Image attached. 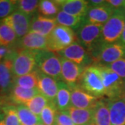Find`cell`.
Masks as SVG:
<instances>
[{
  "instance_id": "obj_1",
  "label": "cell",
  "mask_w": 125,
  "mask_h": 125,
  "mask_svg": "<svg viewBox=\"0 0 125 125\" xmlns=\"http://www.w3.org/2000/svg\"><path fill=\"white\" fill-rule=\"evenodd\" d=\"M90 56L96 64L108 65L125 57V48L120 42L106 44L100 40L89 50Z\"/></svg>"
},
{
  "instance_id": "obj_2",
  "label": "cell",
  "mask_w": 125,
  "mask_h": 125,
  "mask_svg": "<svg viewBox=\"0 0 125 125\" xmlns=\"http://www.w3.org/2000/svg\"><path fill=\"white\" fill-rule=\"evenodd\" d=\"M36 68L56 81H61V58L49 50L36 51Z\"/></svg>"
},
{
  "instance_id": "obj_3",
  "label": "cell",
  "mask_w": 125,
  "mask_h": 125,
  "mask_svg": "<svg viewBox=\"0 0 125 125\" xmlns=\"http://www.w3.org/2000/svg\"><path fill=\"white\" fill-rule=\"evenodd\" d=\"M78 83L86 92L97 98L105 95L101 74L96 65H89L83 69Z\"/></svg>"
},
{
  "instance_id": "obj_4",
  "label": "cell",
  "mask_w": 125,
  "mask_h": 125,
  "mask_svg": "<svg viewBox=\"0 0 125 125\" xmlns=\"http://www.w3.org/2000/svg\"><path fill=\"white\" fill-rule=\"evenodd\" d=\"M125 24V9L115 11L103 25L101 40L106 44L119 42Z\"/></svg>"
},
{
  "instance_id": "obj_5",
  "label": "cell",
  "mask_w": 125,
  "mask_h": 125,
  "mask_svg": "<svg viewBox=\"0 0 125 125\" xmlns=\"http://www.w3.org/2000/svg\"><path fill=\"white\" fill-rule=\"evenodd\" d=\"M77 40L76 33L73 29L58 24L47 37V50L57 53Z\"/></svg>"
},
{
  "instance_id": "obj_6",
  "label": "cell",
  "mask_w": 125,
  "mask_h": 125,
  "mask_svg": "<svg viewBox=\"0 0 125 125\" xmlns=\"http://www.w3.org/2000/svg\"><path fill=\"white\" fill-rule=\"evenodd\" d=\"M94 65L97 66L100 72L105 89V95L108 97V99L121 98L122 94L124 93L125 80L107 66L99 64Z\"/></svg>"
},
{
  "instance_id": "obj_7",
  "label": "cell",
  "mask_w": 125,
  "mask_h": 125,
  "mask_svg": "<svg viewBox=\"0 0 125 125\" xmlns=\"http://www.w3.org/2000/svg\"><path fill=\"white\" fill-rule=\"evenodd\" d=\"M36 51L22 49L15 52L12 58V72L14 77L24 76L36 68Z\"/></svg>"
},
{
  "instance_id": "obj_8",
  "label": "cell",
  "mask_w": 125,
  "mask_h": 125,
  "mask_svg": "<svg viewBox=\"0 0 125 125\" xmlns=\"http://www.w3.org/2000/svg\"><path fill=\"white\" fill-rule=\"evenodd\" d=\"M103 25L85 22L76 30V36L81 45L88 51L101 40Z\"/></svg>"
},
{
  "instance_id": "obj_9",
  "label": "cell",
  "mask_w": 125,
  "mask_h": 125,
  "mask_svg": "<svg viewBox=\"0 0 125 125\" xmlns=\"http://www.w3.org/2000/svg\"><path fill=\"white\" fill-rule=\"evenodd\" d=\"M31 18V16L17 10L3 20L13 29L18 39H21L30 31Z\"/></svg>"
},
{
  "instance_id": "obj_10",
  "label": "cell",
  "mask_w": 125,
  "mask_h": 125,
  "mask_svg": "<svg viewBox=\"0 0 125 125\" xmlns=\"http://www.w3.org/2000/svg\"><path fill=\"white\" fill-rule=\"evenodd\" d=\"M57 54L62 58L71 61L83 67H85L84 66L90 60V56L85 47L77 42L57 52Z\"/></svg>"
},
{
  "instance_id": "obj_11",
  "label": "cell",
  "mask_w": 125,
  "mask_h": 125,
  "mask_svg": "<svg viewBox=\"0 0 125 125\" xmlns=\"http://www.w3.org/2000/svg\"><path fill=\"white\" fill-rule=\"evenodd\" d=\"M70 88L72 106L83 109H93L95 107L99 102V98L88 93L79 85Z\"/></svg>"
},
{
  "instance_id": "obj_12",
  "label": "cell",
  "mask_w": 125,
  "mask_h": 125,
  "mask_svg": "<svg viewBox=\"0 0 125 125\" xmlns=\"http://www.w3.org/2000/svg\"><path fill=\"white\" fill-rule=\"evenodd\" d=\"M85 67L61 58V81L69 87L77 85Z\"/></svg>"
},
{
  "instance_id": "obj_13",
  "label": "cell",
  "mask_w": 125,
  "mask_h": 125,
  "mask_svg": "<svg viewBox=\"0 0 125 125\" xmlns=\"http://www.w3.org/2000/svg\"><path fill=\"white\" fill-rule=\"evenodd\" d=\"M38 77V90L40 94L45 96L49 102L54 103L58 92V81L47 76L36 68Z\"/></svg>"
},
{
  "instance_id": "obj_14",
  "label": "cell",
  "mask_w": 125,
  "mask_h": 125,
  "mask_svg": "<svg viewBox=\"0 0 125 125\" xmlns=\"http://www.w3.org/2000/svg\"><path fill=\"white\" fill-rule=\"evenodd\" d=\"M14 85L12 58H6L0 62V94L2 96L10 94Z\"/></svg>"
},
{
  "instance_id": "obj_15",
  "label": "cell",
  "mask_w": 125,
  "mask_h": 125,
  "mask_svg": "<svg viewBox=\"0 0 125 125\" xmlns=\"http://www.w3.org/2000/svg\"><path fill=\"white\" fill-rule=\"evenodd\" d=\"M57 25L56 18H47L40 14H35L31 18L30 31L48 37Z\"/></svg>"
},
{
  "instance_id": "obj_16",
  "label": "cell",
  "mask_w": 125,
  "mask_h": 125,
  "mask_svg": "<svg viewBox=\"0 0 125 125\" xmlns=\"http://www.w3.org/2000/svg\"><path fill=\"white\" fill-rule=\"evenodd\" d=\"M114 10L106 4L97 6H90L85 19L86 22L104 25L114 13Z\"/></svg>"
},
{
  "instance_id": "obj_17",
  "label": "cell",
  "mask_w": 125,
  "mask_h": 125,
  "mask_svg": "<svg viewBox=\"0 0 125 125\" xmlns=\"http://www.w3.org/2000/svg\"><path fill=\"white\" fill-rule=\"evenodd\" d=\"M57 3L61 10L82 18H85L90 7L88 1L84 0H59Z\"/></svg>"
},
{
  "instance_id": "obj_18",
  "label": "cell",
  "mask_w": 125,
  "mask_h": 125,
  "mask_svg": "<svg viewBox=\"0 0 125 125\" xmlns=\"http://www.w3.org/2000/svg\"><path fill=\"white\" fill-rule=\"evenodd\" d=\"M20 40V46L22 49L31 51L47 50V37L29 31L26 36Z\"/></svg>"
},
{
  "instance_id": "obj_19",
  "label": "cell",
  "mask_w": 125,
  "mask_h": 125,
  "mask_svg": "<svg viewBox=\"0 0 125 125\" xmlns=\"http://www.w3.org/2000/svg\"><path fill=\"white\" fill-rule=\"evenodd\" d=\"M111 125H125V102L122 98L108 99Z\"/></svg>"
},
{
  "instance_id": "obj_20",
  "label": "cell",
  "mask_w": 125,
  "mask_h": 125,
  "mask_svg": "<svg viewBox=\"0 0 125 125\" xmlns=\"http://www.w3.org/2000/svg\"><path fill=\"white\" fill-rule=\"evenodd\" d=\"M58 92L54 104L58 111H65L71 106L70 88L62 81H58Z\"/></svg>"
},
{
  "instance_id": "obj_21",
  "label": "cell",
  "mask_w": 125,
  "mask_h": 125,
  "mask_svg": "<svg viewBox=\"0 0 125 125\" xmlns=\"http://www.w3.org/2000/svg\"><path fill=\"white\" fill-rule=\"evenodd\" d=\"M66 111L75 125H87L93 122L94 108L83 109L71 106Z\"/></svg>"
},
{
  "instance_id": "obj_22",
  "label": "cell",
  "mask_w": 125,
  "mask_h": 125,
  "mask_svg": "<svg viewBox=\"0 0 125 125\" xmlns=\"http://www.w3.org/2000/svg\"><path fill=\"white\" fill-rule=\"evenodd\" d=\"M93 122L95 125H111L108 100H99L94 108Z\"/></svg>"
},
{
  "instance_id": "obj_23",
  "label": "cell",
  "mask_w": 125,
  "mask_h": 125,
  "mask_svg": "<svg viewBox=\"0 0 125 125\" xmlns=\"http://www.w3.org/2000/svg\"><path fill=\"white\" fill-rule=\"evenodd\" d=\"M38 93H40L38 88L25 89L18 85H14L9 95L11 101L13 103L18 105H24Z\"/></svg>"
},
{
  "instance_id": "obj_24",
  "label": "cell",
  "mask_w": 125,
  "mask_h": 125,
  "mask_svg": "<svg viewBox=\"0 0 125 125\" xmlns=\"http://www.w3.org/2000/svg\"><path fill=\"white\" fill-rule=\"evenodd\" d=\"M58 24L71 28L73 30H77L79 27L86 22L85 18L75 16L60 10L56 16Z\"/></svg>"
},
{
  "instance_id": "obj_25",
  "label": "cell",
  "mask_w": 125,
  "mask_h": 125,
  "mask_svg": "<svg viewBox=\"0 0 125 125\" xmlns=\"http://www.w3.org/2000/svg\"><path fill=\"white\" fill-rule=\"evenodd\" d=\"M16 109L21 125H36L42 122L40 117L33 113L26 106L18 105Z\"/></svg>"
},
{
  "instance_id": "obj_26",
  "label": "cell",
  "mask_w": 125,
  "mask_h": 125,
  "mask_svg": "<svg viewBox=\"0 0 125 125\" xmlns=\"http://www.w3.org/2000/svg\"><path fill=\"white\" fill-rule=\"evenodd\" d=\"M17 39L18 38L13 29L3 20H0V45L10 47Z\"/></svg>"
},
{
  "instance_id": "obj_27",
  "label": "cell",
  "mask_w": 125,
  "mask_h": 125,
  "mask_svg": "<svg viewBox=\"0 0 125 125\" xmlns=\"http://www.w3.org/2000/svg\"><path fill=\"white\" fill-rule=\"evenodd\" d=\"M57 1L42 0L40 1L38 11L40 15L47 18H55L60 11Z\"/></svg>"
},
{
  "instance_id": "obj_28",
  "label": "cell",
  "mask_w": 125,
  "mask_h": 125,
  "mask_svg": "<svg viewBox=\"0 0 125 125\" xmlns=\"http://www.w3.org/2000/svg\"><path fill=\"white\" fill-rule=\"evenodd\" d=\"M14 84L25 89L38 88V77L36 70L26 75L14 77Z\"/></svg>"
},
{
  "instance_id": "obj_29",
  "label": "cell",
  "mask_w": 125,
  "mask_h": 125,
  "mask_svg": "<svg viewBox=\"0 0 125 125\" xmlns=\"http://www.w3.org/2000/svg\"><path fill=\"white\" fill-rule=\"evenodd\" d=\"M49 103L47 99L42 94L38 93L24 104L33 113L40 116L42 111Z\"/></svg>"
},
{
  "instance_id": "obj_30",
  "label": "cell",
  "mask_w": 125,
  "mask_h": 125,
  "mask_svg": "<svg viewBox=\"0 0 125 125\" xmlns=\"http://www.w3.org/2000/svg\"><path fill=\"white\" fill-rule=\"evenodd\" d=\"M57 108L54 103L49 102L42 111L40 117L42 123L45 125H55Z\"/></svg>"
},
{
  "instance_id": "obj_31",
  "label": "cell",
  "mask_w": 125,
  "mask_h": 125,
  "mask_svg": "<svg viewBox=\"0 0 125 125\" xmlns=\"http://www.w3.org/2000/svg\"><path fill=\"white\" fill-rule=\"evenodd\" d=\"M39 4L38 0H20L17 3V10L32 17L38 11Z\"/></svg>"
},
{
  "instance_id": "obj_32",
  "label": "cell",
  "mask_w": 125,
  "mask_h": 125,
  "mask_svg": "<svg viewBox=\"0 0 125 125\" xmlns=\"http://www.w3.org/2000/svg\"><path fill=\"white\" fill-rule=\"evenodd\" d=\"M3 111L4 113V121L5 125H21L16 106L9 105L3 108Z\"/></svg>"
},
{
  "instance_id": "obj_33",
  "label": "cell",
  "mask_w": 125,
  "mask_h": 125,
  "mask_svg": "<svg viewBox=\"0 0 125 125\" xmlns=\"http://www.w3.org/2000/svg\"><path fill=\"white\" fill-rule=\"evenodd\" d=\"M18 1L0 0V20H2L17 10Z\"/></svg>"
},
{
  "instance_id": "obj_34",
  "label": "cell",
  "mask_w": 125,
  "mask_h": 125,
  "mask_svg": "<svg viewBox=\"0 0 125 125\" xmlns=\"http://www.w3.org/2000/svg\"><path fill=\"white\" fill-rule=\"evenodd\" d=\"M106 66L109 67L112 71L115 72L120 78L125 80V57Z\"/></svg>"
},
{
  "instance_id": "obj_35",
  "label": "cell",
  "mask_w": 125,
  "mask_h": 125,
  "mask_svg": "<svg viewBox=\"0 0 125 125\" xmlns=\"http://www.w3.org/2000/svg\"><path fill=\"white\" fill-rule=\"evenodd\" d=\"M55 125H75L67 111H57Z\"/></svg>"
},
{
  "instance_id": "obj_36",
  "label": "cell",
  "mask_w": 125,
  "mask_h": 125,
  "mask_svg": "<svg viewBox=\"0 0 125 125\" xmlns=\"http://www.w3.org/2000/svg\"><path fill=\"white\" fill-rule=\"evenodd\" d=\"M106 2L114 11L125 9V1L124 0H108L106 1Z\"/></svg>"
},
{
  "instance_id": "obj_37",
  "label": "cell",
  "mask_w": 125,
  "mask_h": 125,
  "mask_svg": "<svg viewBox=\"0 0 125 125\" xmlns=\"http://www.w3.org/2000/svg\"><path fill=\"white\" fill-rule=\"evenodd\" d=\"M14 53L15 52L11 50L10 47L0 45V62L4 59L10 58Z\"/></svg>"
},
{
  "instance_id": "obj_38",
  "label": "cell",
  "mask_w": 125,
  "mask_h": 125,
  "mask_svg": "<svg viewBox=\"0 0 125 125\" xmlns=\"http://www.w3.org/2000/svg\"><path fill=\"white\" fill-rule=\"evenodd\" d=\"M105 1H103V0H92V1H88V4L89 6H97L104 4Z\"/></svg>"
},
{
  "instance_id": "obj_39",
  "label": "cell",
  "mask_w": 125,
  "mask_h": 125,
  "mask_svg": "<svg viewBox=\"0 0 125 125\" xmlns=\"http://www.w3.org/2000/svg\"><path fill=\"white\" fill-rule=\"evenodd\" d=\"M120 43L122 45L124 46V47L125 48V27H124V29H123V32H122V36H121L120 38Z\"/></svg>"
},
{
  "instance_id": "obj_40",
  "label": "cell",
  "mask_w": 125,
  "mask_h": 125,
  "mask_svg": "<svg viewBox=\"0 0 125 125\" xmlns=\"http://www.w3.org/2000/svg\"><path fill=\"white\" fill-rule=\"evenodd\" d=\"M121 98L122 99L124 100V102H125V92H124V93H123V94H122V96H121Z\"/></svg>"
},
{
  "instance_id": "obj_41",
  "label": "cell",
  "mask_w": 125,
  "mask_h": 125,
  "mask_svg": "<svg viewBox=\"0 0 125 125\" xmlns=\"http://www.w3.org/2000/svg\"><path fill=\"white\" fill-rule=\"evenodd\" d=\"M0 125H5L4 119H3V120H0Z\"/></svg>"
},
{
  "instance_id": "obj_42",
  "label": "cell",
  "mask_w": 125,
  "mask_h": 125,
  "mask_svg": "<svg viewBox=\"0 0 125 125\" xmlns=\"http://www.w3.org/2000/svg\"><path fill=\"white\" fill-rule=\"evenodd\" d=\"M4 118H2V114H1V113L0 111V120H3Z\"/></svg>"
},
{
  "instance_id": "obj_43",
  "label": "cell",
  "mask_w": 125,
  "mask_h": 125,
  "mask_svg": "<svg viewBox=\"0 0 125 125\" xmlns=\"http://www.w3.org/2000/svg\"><path fill=\"white\" fill-rule=\"evenodd\" d=\"M95 125V124H94V122H90V123H89L88 125Z\"/></svg>"
},
{
  "instance_id": "obj_44",
  "label": "cell",
  "mask_w": 125,
  "mask_h": 125,
  "mask_svg": "<svg viewBox=\"0 0 125 125\" xmlns=\"http://www.w3.org/2000/svg\"><path fill=\"white\" fill-rule=\"evenodd\" d=\"M124 92L125 93V83H124Z\"/></svg>"
},
{
  "instance_id": "obj_45",
  "label": "cell",
  "mask_w": 125,
  "mask_h": 125,
  "mask_svg": "<svg viewBox=\"0 0 125 125\" xmlns=\"http://www.w3.org/2000/svg\"><path fill=\"white\" fill-rule=\"evenodd\" d=\"M44 125L43 123H42V122H41V123H39V124H38V125Z\"/></svg>"
}]
</instances>
